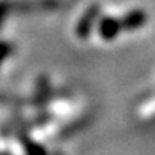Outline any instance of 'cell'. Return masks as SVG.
Listing matches in <instances>:
<instances>
[{
	"mask_svg": "<svg viewBox=\"0 0 155 155\" xmlns=\"http://www.w3.org/2000/svg\"><path fill=\"white\" fill-rule=\"evenodd\" d=\"M146 22H147V13L144 10H141V8L128 11L120 19L122 30H125V32H135V30L141 29Z\"/></svg>",
	"mask_w": 155,
	"mask_h": 155,
	"instance_id": "6da1fadb",
	"label": "cell"
},
{
	"mask_svg": "<svg viewBox=\"0 0 155 155\" xmlns=\"http://www.w3.org/2000/svg\"><path fill=\"white\" fill-rule=\"evenodd\" d=\"M98 35L106 40V41H111L114 40L119 33L122 32V25H120V19H116V18H111V16H106L100 19L98 22Z\"/></svg>",
	"mask_w": 155,
	"mask_h": 155,
	"instance_id": "7a4b0ae2",
	"label": "cell"
},
{
	"mask_svg": "<svg viewBox=\"0 0 155 155\" xmlns=\"http://www.w3.org/2000/svg\"><path fill=\"white\" fill-rule=\"evenodd\" d=\"M97 15H98V8L97 6H92V8H90L89 11H86V15L79 19V22H78V25H76V35L79 38H86V37L90 35L94 22L97 19Z\"/></svg>",
	"mask_w": 155,
	"mask_h": 155,
	"instance_id": "3957f363",
	"label": "cell"
},
{
	"mask_svg": "<svg viewBox=\"0 0 155 155\" xmlns=\"http://www.w3.org/2000/svg\"><path fill=\"white\" fill-rule=\"evenodd\" d=\"M22 146L25 149V155H48V152L43 146L40 143H37V141L29 139V138H25L22 141Z\"/></svg>",
	"mask_w": 155,
	"mask_h": 155,
	"instance_id": "277c9868",
	"label": "cell"
},
{
	"mask_svg": "<svg viewBox=\"0 0 155 155\" xmlns=\"http://www.w3.org/2000/svg\"><path fill=\"white\" fill-rule=\"evenodd\" d=\"M10 52H11L10 45H8V43H2V41H0V63H2L6 57H8Z\"/></svg>",
	"mask_w": 155,
	"mask_h": 155,
	"instance_id": "5b68a950",
	"label": "cell"
}]
</instances>
